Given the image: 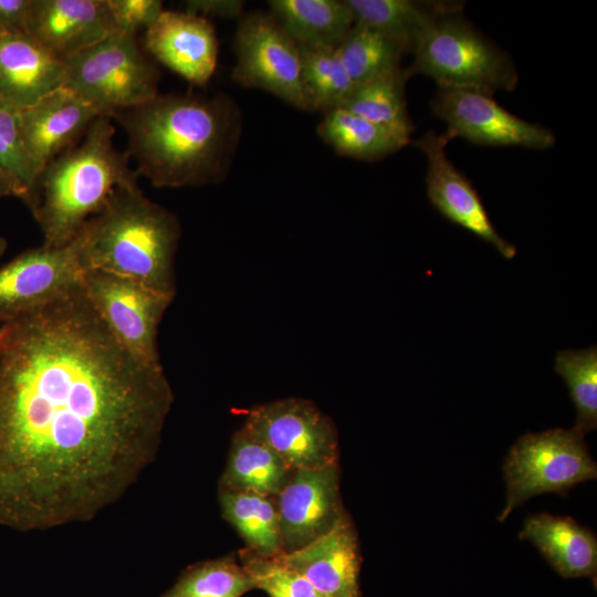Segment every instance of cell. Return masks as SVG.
Returning a JSON list of instances; mask_svg holds the SVG:
<instances>
[{
	"instance_id": "1",
	"label": "cell",
	"mask_w": 597,
	"mask_h": 597,
	"mask_svg": "<svg viewBox=\"0 0 597 597\" xmlns=\"http://www.w3.org/2000/svg\"><path fill=\"white\" fill-rule=\"evenodd\" d=\"M174 392L83 285L0 325V526L94 519L155 460Z\"/></svg>"
},
{
	"instance_id": "2",
	"label": "cell",
	"mask_w": 597,
	"mask_h": 597,
	"mask_svg": "<svg viewBox=\"0 0 597 597\" xmlns=\"http://www.w3.org/2000/svg\"><path fill=\"white\" fill-rule=\"evenodd\" d=\"M127 134L136 172L158 188L202 186L228 172L240 112L223 95L165 94L109 116Z\"/></svg>"
},
{
	"instance_id": "3",
	"label": "cell",
	"mask_w": 597,
	"mask_h": 597,
	"mask_svg": "<svg viewBox=\"0 0 597 597\" xmlns=\"http://www.w3.org/2000/svg\"><path fill=\"white\" fill-rule=\"evenodd\" d=\"M177 217L137 182L118 186L70 242L83 272L95 270L176 295Z\"/></svg>"
},
{
	"instance_id": "4",
	"label": "cell",
	"mask_w": 597,
	"mask_h": 597,
	"mask_svg": "<svg viewBox=\"0 0 597 597\" xmlns=\"http://www.w3.org/2000/svg\"><path fill=\"white\" fill-rule=\"evenodd\" d=\"M115 132L109 116H98L75 145L41 171L28 208L43 245L70 243L118 186L137 182L130 157L114 145Z\"/></svg>"
},
{
	"instance_id": "5",
	"label": "cell",
	"mask_w": 597,
	"mask_h": 597,
	"mask_svg": "<svg viewBox=\"0 0 597 597\" xmlns=\"http://www.w3.org/2000/svg\"><path fill=\"white\" fill-rule=\"evenodd\" d=\"M410 74L431 77L440 88L511 92L519 80L511 57L452 13L439 19L413 45Z\"/></svg>"
},
{
	"instance_id": "6",
	"label": "cell",
	"mask_w": 597,
	"mask_h": 597,
	"mask_svg": "<svg viewBox=\"0 0 597 597\" xmlns=\"http://www.w3.org/2000/svg\"><path fill=\"white\" fill-rule=\"evenodd\" d=\"M158 81L159 71L146 57L137 34L114 32L64 60L63 87L106 116L154 98Z\"/></svg>"
},
{
	"instance_id": "7",
	"label": "cell",
	"mask_w": 597,
	"mask_h": 597,
	"mask_svg": "<svg viewBox=\"0 0 597 597\" xmlns=\"http://www.w3.org/2000/svg\"><path fill=\"white\" fill-rule=\"evenodd\" d=\"M503 474L506 500L500 522L533 496L565 495L576 484L596 479L597 465L582 433L555 428L520 437L504 460Z\"/></svg>"
},
{
	"instance_id": "8",
	"label": "cell",
	"mask_w": 597,
	"mask_h": 597,
	"mask_svg": "<svg viewBox=\"0 0 597 597\" xmlns=\"http://www.w3.org/2000/svg\"><path fill=\"white\" fill-rule=\"evenodd\" d=\"M234 52V82L312 112L302 78L300 45L271 13L252 12L240 18Z\"/></svg>"
},
{
	"instance_id": "9",
	"label": "cell",
	"mask_w": 597,
	"mask_h": 597,
	"mask_svg": "<svg viewBox=\"0 0 597 597\" xmlns=\"http://www.w3.org/2000/svg\"><path fill=\"white\" fill-rule=\"evenodd\" d=\"M83 289L113 336L134 357L160 366L158 327L174 295L116 274L83 272Z\"/></svg>"
},
{
	"instance_id": "10",
	"label": "cell",
	"mask_w": 597,
	"mask_h": 597,
	"mask_svg": "<svg viewBox=\"0 0 597 597\" xmlns=\"http://www.w3.org/2000/svg\"><path fill=\"white\" fill-rule=\"evenodd\" d=\"M242 427L274 450L292 470L338 462L335 423L308 399L284 398L255 405Z\"/></svg>"
},
{
	"instance_id": "11",
	"label": "cell",
	"mask_w": 597,
	"mask_h": 597,
	"mask_svg": "<svg viewBox=\"0 0 597 597\" xmlns=\"http://www.w3.org/2000/svg\"><path fill=\"white\" fill-rule=\"evenodd\" d=\"M432 112L447 124V135L491 147L548 149L555 135L526 122L502 106L493 95L474 91L440 88L431 102Z\"/></svg>"
},
{
	"instance_id": "12",
	"label": "cell",
	"mask_w": 597,
	"mask_h": 597,
	"mask_svg": "<svg viewBox=\"0 0 597 597\" xmlns=\"http://www.w3.org/2000/svg\"><path fill=\"white\" fill-rule=\"evenodd\" d=\"M71 243L32 248L0 266V325L41 308L82 283Z\"/></svg>"
},
{
	"instance_id": "13",
	"label": "cell",
	"mask_w": 597,
	"mask_h": 597,
	"mask_svg": "<svg viewBox=\"0 0 597 597\" xmlns=\"http://www.w3.org/2000/svg\"><path fill=\"white\" fill-rule=\"evenodd\" d=\"M275 502L283 553L325 535L347 514L339 490V463L294 470Z\"/></svg>"
},
{
	"instance_id": "14",
	"label": "cell",
	"mask_w": 597,
	"mask_h": 597,
	"mask_svg": "<svg viewBox=\"0 0 597 597\" xmlns=\"http://www.w3.org/2000/svg\"><path fill=\"white\" fill-rule=\"evenodd\" d=\"M451 138L433 130L413 144L427 158V195L432 206L449 221L490 243L505 259L516 254L514 244L500 235L471 181L447 156Z\"/></svg>"
},
{
	"instance_id": "15",
	"label": "cell",
	"mask_w": 597,
	"mask_h": 597,
	"mask_svg": "<svg viewBox=\"0 0 597 597\" xmlns=\"http://www.w3.org/2000/svg\"><path fill=\"white\" fill-rule=\"evenodd\" d=\"M144 46L160 63L195 85H206L218 61L212 23L187 11H163L146 29Z\"/></svg>"
},
{
	"instance_id": "16",
	"label": "cell",
	"mask_w": 597,
	"mask_h": 597,
	"mask_svg": "<svg viewBox=\"0 0 597 597\" xmlns=\"http://www.w3.org/2000/svg\"><path fill=\"white\" fill-rule=\"evenodd\" d=\"M275 557L305 577L325 597H363L362 553L348 513L325 535L301 549Z\"/></svg>"
},
{
	"instance_id": "17",
	"label": "cell",
	"mask_w": 597,
	"mask_h": 597,
	"mask_svg": "<svg viewBox=\"0 0 597 597\" xmlns=\"http://www.w3.org/2000/svg\"><path fill=\"white\" fill-rule=\"evenodd\" d=\"M98 116L94 106L63 86L20 108L24 145L38 176L75 145Z\"/></svg>"
},
{
	"instance_id": "18",
	"label": "cell",
	"mask_w": 597,
	"mask_h": 597,
	"mask_svg": "<svg viewBox=\"0 0 597 597\" xmlns=\"http://www.w3.org/2000/svg\"><path fill=\"white\" fill-rule=\"evenodd\" d=\"M28 32L64 61L117 31L107 0H32Z\"/></svg>"
},
{
	"instance_id": "19",
	"label": "cell",
	"mask_w": 597,
	"mask_h": 597,
	"mask_svg": "<svg viewBox=\"0 0 597 597\" xmlns=\"http://www.w3.org/2000/svg\"><path fill=\"white\" fill-rule=\"evenodd\" d=\"M64 61L29 32L0 34V96L24 108L63 86Z\"/></svg>"
},
{
	"instance_id": "20",
	"label": "cell",
	"mask_w": 597,
	"mask_h": 597,
	"mask_svg": "<svg viewBox=\"0 0 597 597\" xmlns=\"http://www.w3.org/2000/svg\"><path fill=\"white\" fill-rule=\"evenodd\" d=\"M563 577H587L597 583V538L594 532L568 516L528 515L520 531Z\"/></svg>"
},
{
	"instance_id": "21",
	"label": "cell",
	"mask_w": 597,
	"mask_h": 597,
	"mask_svg": "<svg viewBox=\"0 0 597 597\" xmlns=\"http://www.w3.org/2000/svg\"><path fill=\"white\" fill-rule=\"evenodd\" d=\"M293 471L266 443L241 427L232 436L218 489L276 496Z\"/></svg>"
},
{
	"instance_id": "22",
	"label": "cell",
	"mask_w": 597,
	"mask_h": 597,
	"mask_svg": "<svg viewBox=\"0 0 597 597\" xmlns=\"http://www.w3.org/2000/svg\"><path fill=\"white\" fill-rule=\"evenodd\" d=\"M355 23L379 30L401 42L409 51L442 17L459 13L462 4L444 1L346 0Z\"/></svg>"
},
{
	"instance_id": "23",
	"label": "cell",
	"mask_w": 597,
	"mask_h": 597,
	"mask_svg": "<svg viewBox=\"0 0 597 597\" xmlns=\"http://www.w3.org/2000/svg\"><path fill=\"white\" fill-rule=\"evenodd\" d=\"M273 18L300 45L337 46L355 21L346 0H272Z\"/></svg>"
},
{
	"instance_id": "24",
	"label": "cell",
	"mask_w": 597,
	"mask_h": 597,
	"mask_svg": "<svg viewBox=\"0 0 597 597\" xmlns=\"http://www.w3.org/2000/svg\"><path fill=\"white\" fill-rule=\"evenodd\" d=\"M224 520L256 555L275 557L283 553L275 496L218 489Z\"/></svg>"
},
{
	"instance_id": "25",
	"label": "cell",
	"mask_w": 597,
	"mask_h": 597,
	"mask_svg": "<svg viewBox=\"0 0 597 597\" xmlns=\"http://www.w3.org/2000/svg\"><path fill=\"white\" fill-rule=\"evenodd\" d=\"M318 136L341 154L362 160H379L410 143V139L343 107L325 113Z\"/></svg>"
},
{
	"instance_id": "26",
	"label": "cell",
	"mask_w": 597,
	"mask_h": 597,
	"mask_svg": "<svg viewBox=\"0 0 597 597\" xmlns=\"http://www.w3.org/2000/svg\"><path fill=\"white\" fill-rule=\"evenodd\" d=\"M408 69L398 66L356 85L343 108L408 139L413 130L407 111Z\"/></svg>"
},
{
	"instance_id": "27",
	"label": "cell",
	"mask_w": 597,
	"mask_h": 597,
	"mask_svg": "<svg viewBox=\"0 0 597 597\" xmlns=\"http://www.w3.org/2000/svg\"><path fill=\"white\" fill-rule=\"evenodd\" d=\"M336 49L355 86L401 66L402 55L409 51L404 42L358 23Z\"/></svg>"
},
{
	"instance_id": "28",
	"label": "cell",
	"mask_w": 597,
	"mask_h": 597,
	"mask_svg": "<svg viewBox=\"0 0 597 597\" xmlns=\"http://www.w3.org/2000/svg\"><path fill=\"white\" fill-rule=\"evenodd\" d=\"M253 589L250 574L229 554L188 566L159 597H242Z\"/></svg>"
},
{
	"instance_id": "29",
	"label": "cell",
	"mask_w": 597,
	"mask_h": 597,
	"mask_svg": "<svg viewBox=\"0 0 597 597\" xmlns=\"http://www.w3.org/2000/svg\"><path fill=\"white\" fill-rule=\"evenodd\" d=\"M300 49L302 78L312 111L326 113L342 107L352 94L355 84L336 46L300 45Z\"/></svg>"
},
{
	"instance_id": "30",
	"label": "cell",
	"mask_w": 597,
	"mask_h": 597,
	"mask_svg": "<svg viewBox=\"0 0 597 597\" xmlns=\"http://www.w3.org/2000/svg\"><path fill=\"white\" fill-rule=\"evenodd\" d=\"M554 367L576 407L573 429L585 436L597 427V348L557 352Z\"/></svg>"
},
{
	"instance_id": "31",
	"label": "cell",
	"mask_w": 597,
	"mask_h": 597,
	"mask_svg": "<svg viewBox=\"0 0 597 597\" xmlns=\"http://www.w3.org/2000/svg\"><path fill=\"white\" fill-rule=\"evenodd\" d=\"M0 168L12 181L17 198L30 205L38 172L25 148L20 108L0 96Z\"/></svg>"
},
{
	"instance_id": "32",
	"label": "cell",
	"mask_w": 597,
	"mask_h": 597,
	"mask_svg": "<svg viewBox=\"0 0 597 597\" xmlns=\"http://www.w3.org/2000/svg\"><path fill=\"white\" fill-rule=\"evenodd\" d=\"M237 556L253 579L255 589L269 597H325L305 577L276 557H264L245 547Z\"/></svg>"
},
{
	"instance_id": "33",
	"label": "cell",
	"mask_w": 597,
	"mask_h": 597,
	"mask_svg": "<svg viewBox=\"0 0 597 597\" xmlns=\"http://www.w3.org/2000/svg\"><path fill=\"white\" fill-rule=\"evenodd\" d=\"M116 31L137 34L150 27L164 11L159 0H107Z\"/></svg>"
},
{
	"instance_id": "34",
	"label": "cell",
	"mask_w": 597,
	"mask_h": 597,
	"mask_svg": "<svg viewBox=\"0 0 597 597\" xmlns=\"http://www.w3.org/2000/svg\"><path fill=\"white\" fill-rule=\"evenodd\" d=\"M32 0H0V34L28 32Z\"/></svg>"
},
{
	"instance_id": "35",
	"label": "cell",
	"mask_w": 597,
	"mask_h": 597,
	"mask_svg": "<svg viewBox=\"0 0 597 597\" xmlns=\"http://www.w3.org/2000/svg\"><path fill=\"white\" fill-rule=\"evenodd\" d=\"M244 2L240 0H190L186 2V11L203 18L242 17Z\"/></svg>"
},
{
	"instance_id": "36",
	"label": "cell",
	"mask_w": 597,
	"mask_h": 597,
	"mask_svg": "<svg viewBox=\"0 0 597 597\" xmlns=\"http://www.w3.org/2000/svg\"><path fill=\"white\" fill-rule=\"evenodd\" d=\"M10 196L17 197L15 188L10 178L0 168V199Z\"/></svg>"
},
{
	"instance_id": "37",
	"label": "cell",
	"mask_w": 597,
	"mask_h": 597,
	"mask_svg": "<svg viewBox=\"0 0 597 597\" xmlns=\"http://www.w3.org/2000/svg\"><path fill=\"white\" fill-rule=\"evenodd\" d=\"M8 247L7 240L0 235V258L3 255Z\"/></svg>"
}]
</instances>
